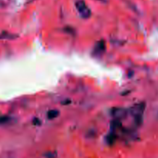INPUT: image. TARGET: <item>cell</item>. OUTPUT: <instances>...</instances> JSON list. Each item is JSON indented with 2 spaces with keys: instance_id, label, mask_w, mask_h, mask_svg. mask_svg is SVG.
I'll use <instances>...</instances> for the list:
<instances>
[{
  "instance_id": "cell-1",
  "label": "cell",
  "mask_w": 158,
  "mask_h": 158,
  "mask_svg": "<svg viewBox=\"0 0 158 158\" xmlns=\"http://www.w3.org/2000/svg\"><path fill=\"white\" fill-rule=\"evenodd\" d=\"M75 6L77 12L83 19H89L92 15L90 9L88 7L86 3L83 0H78L76 2Z\"/></svg>"
},
{
  "instance_id": "cell-2",
  "label": "cell",
  "mask_w": 158,
  "mask_h": 158,
  "mask_svg": "<svg viewBox=\"0 0 158 158\" xmlns=\"http://www.w3.org/2000/svg\"><path fill=\"white\" fill-rule=\"evenodd\" d=\"M146 108L145 103H139L137 104H134L132 107L130 109L129 112L133 117H137V116H143V112Z\"/></svg>"
},
{
  "instance_id": "cell-3",
  "label": "cell",
  "mask_w": 158,
  "mask_h": 158,
  "mask_svg": "<svg viewBox=\"0 0 158 158\" xmlns=\"http://www.w3.org/2000/svg\"><path fill=\"white\" fill-rule=\"evenodd\" d=\"M106 43L104 40H100L96 43L93 50V55L96 57H100L106 51Z\"/></svg>"
},
{
  "instance_id": "cell-4",
  "label": "cell",
  "mask_w": 158,
  "mask_h": 158,
  "mask_svg": "<svg viewBox=\"0 0 158 158\" xmlns=\"http://www.w3.org/2000/svg\"><path fill=\"white\" fill-rule=\"evenodd\" d=\"M111 115L114 117V119H118L121 120L124 119L127 115V110L121 107L113 108L111 110Z\"/></svg>"
},
{
  "instance_id": "cell-5",
  "label": "cell",
  "mask_w": 158,
  "mask_h": 158,
  "mask_svg": "<svg viewBox=\"0 0 158 158\" xmlns=\"http://www.w3.org/2000/svg\"><path fill=\"white\" fill-rule=\"evenodd\" d=\"M121 120H118V119H114L110 123V128L111 130H112V131H116V130L119 129V128L121 127Z\"/></svg>"
},
{
  "instance_id": "cell-6",
  "label": "cell",
  "mask_w": 158,
  "mask_h": 158,
  "mask_svg": "<svg viewBox=\"0 0 158 158\" xmlns=\"http://www.w3.org/2000/svg\"><path fill=\"white\" fill-rule=\"evenodd\" d=\"M17 37H19L18 35L16 34L9 33V32H4L2 34H0V38L3 39V40H15Z\"/></svg>"
},
{
  "instance_id": "cell-7",
  "label": "cell",
  "mask_w": 158,
  "mask_h": 158,
  "mask_svg": "<svg viewBox=\"0 0 158 158\" xmlns=\"http://www.w3.org/2000/svg\"><path fill=\"white\" fill-rule=\"evenodd\" d=\"M60 115V111L57 110H50L47 113V118L49 120H53V119L57 118Z\"/></svg>"
},
{
  "instance_id": "cell-8",
  "label": "cell",
  "mask_w": 158,
  "mask_h": 158,
  "mask_svg": "<svg viewBox=\"0 0 158 158\" xmlns=\"http://www.w3.org/2000/svg\"><path fill=\"white\" fill-rule=\"evenodd\" d=\"M12 117H8V116H2V117H0V124H9L12 122Z\"/></svg>"
},
{
  "instance_id": "cell-9",
  "label": "cell",
  "mask_w": 158,
  "mask_h": 158,
  "mask_svg": "<svg viewBox=\"0 0 158 158\" xmlns=\"http://www.w3.org/2000/svg\"><path fill=\"white\" fill-rule=\"evenodd\" d=\"M115 140H116L115 134H114V131H112V132L110 133V134H108L107 137H106V140H107V142L110 143V144H112V143L115 141Z\"/></svg>"
},
{
  "instance_id": "cell-10",
  "label": "cell",
  "mask_w": 158,
  "mask_h": 158,
  "mask_svg": "<svg viewBox=\"0 0 158 158\" xmlns=\"http://www.w3.org/2000/svg\"><path fill=\"white\" fill-rule=\"evenodd\" d=\"M33 123L34 124H35V125H40V120H39V119H34V120H33Z\"/></svg>"
},
{
  "instance_id": "cell-11",
  "label": "cell",
  "mask_w": 158,
  "mask_h": 158,
  "mask_svg": "<svg viewBox=\"0 0 158 158\" xmlns=\"http://www.w3.org/2000/svg\"><path fill=\"white\" fill-rule=\"evenodd\" d=\"M69 103H70V101H69V100H66L65 102H63V104H64V105L69 104Z\"/></svg>"
},
{
  "instance_id": "cell-12",
  "label": "cell",
  "mask_w": 158,
  "mask_h": 158,
  "mask_svg": "<svg viewBox=\"0 0 158 158\" xmlns=\"http://www.w3.org/2000/svg\"><path fill=\"white\" fill-rule=\"evenodd\" d=\"M97 1H100V2H105L106 0H97Z\"/></svg>"
}]
</instances>
